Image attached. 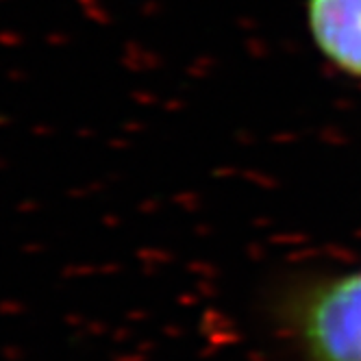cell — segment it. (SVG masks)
<instances>
[{
  "mask_svg": "<svg viewBox=\"0 0 361 361\" xmlns=\"http://www.w3.org/2000/svg\"><path fill=\"white\" fill-rule=\"evenodd\" d=\"M305 18L318 53L361 79V0H305Z\"/></svg>",
  "mask_w": 361,
  "mask_h": 361,
  "instance_id": "7a4b0ae2",
  "label": "cell"
},
{
  "mask_svg": "<svg viewBox=\"0 0 361 361\" xmlns=\"http://www.w3.org/2000/svg\"><path fill=\"white\" fill-rule=\"evenodd\" d=\"M298 326L312 361H361V272L320 286L305 300Z\"/></svg>",
  "mask_w": 361,
  "mask_h": 361,
  "instance_id": "6da1fadb",
  "label": "cell"
}]
</instances>
